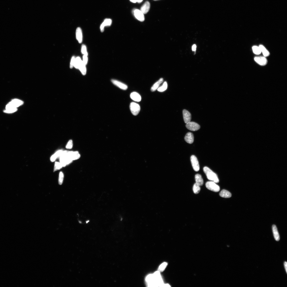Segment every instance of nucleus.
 Wrapping results in <instances>:
<instances>
[{"label":"nucleus","instance_id":"412c9836","mask_svg":"<svg viewBox=\"0 0 287 287\" xmlns=\"http://www.w3.org/2000/svg\"><path fill=\"white\" fill-rule=\"evenodd\" d=\"M63 151L62 150H60L56 152L51 156L50 158L51 161L52 162H54L58 158L60 157Z\"/></svg>","mask_w":287,"mask_h":287},{"label":"nucleus","instance_id":"c756f323","mask_svg":"<svg viewBox=\"0 0 287 287\" xmlns=\"http://www.w3.org/2000/svg\"><path fill=\"white\" fill-rule=\"evenodd\" d=\"M64 178V175L63 172H60L59 173L58 182L59 184L60 185H62L63 182V181Z\"/></svg>","mask_w":287,"mask_h":287},{"label":"nucleus","instance_id":"aec40b11","mask_svg":"<svg viewBox=\"0 0 287 287\" xmlns=\"http://www.w3.org/2000/svg\"><path fill=\"white\" fill-rule=\"evenodd\" d=\"M220 195L221 197L228 198L231 197L232 194L229 192L225 190H223L220 193Z\"/></svg>","mask_w":287,"mask_h":287},{"label":"nucleus","instance_id":"0eeeda50","mask_svg":"<svg viewBox=\"0 0 287 287\" xmlns=\"http://www.w3.org/2000/svg\"><path fill=\"white\" fill-rule=\"evenodd\" d=\"M190 160L193 169L196 171H198L200 169V167L197 158L193 155L190 158Z\"/></svg>","mask_w":287,"mask_h":287},{"label":"nucleus","instance_id":"a878e982","mask_svg":"<svg viewBox=\"0 0 287 287\" xmlns=\"http://www.w3.org/2000/svg\"><path fill=\"white\" fill-rule=\"evenodd\" d=\"M82 60H81L80 58L78 57L76 58L75 60L74 67L77 69H79L80 65Z\"/></svg>","mask_w":287,"mask_h":287},{"label":"nucleus","instance_id":"f704fd0d","mask_svg":"<svg viewBox=\"0 0 287 287\" xmlns=\"http://www.w3.org/2000/svg\"><path fill=\"white\" fill-rule=\"evenodd\" d=\"M75 57L74 56H73L72 58L70 64V68H72L74 67V62L75 60Z\"/></svg>","mask_w":287,"mask_h":287},{"label":"nucleus","instance_id":"e433bc0d","mask_svg":"<svg viewBox=\"0 0 287 287\" xmlns=\"http://www.w3.org/2000/svg\"><path fill=\"white\" fill-rule=\"evenodd\" d=\"M284 266L286 273H287V263L286 262H284Z\"/></svg>","mask_w":287,"mask_h":287},{"label":"nucleus","instance_id":"58836bf2","mask_svg":"<svg viewBox=\"0 0 287 287\" xmlns=\"http://www.w3.org/2000/svg\"><path fill=\"white\" fill-rule=\"evenodd\" d=\"M162 287H170V286L168 284H164L163 286H162Z\"/></svg>","mask_w":287,"mask_h":287},{"label":"nucleus","instance_id":"2eb2a0df","mask_svg":"<svg viewBox=\"0 0 287 287\" xmlns=\"http://www.w3.org/2000/svg\"><path fill=\"white\" fill-rule=\"evenodd\" d=\"M112 21L110 19H106L101 24L100 26V29L102 32L104 31V27L106 26H109L111 25Z\"/></svg>","mask_w":287,"mask_h":287},{"label":"nucleus","instance_id":"a19ab883","mask_svg":"<svg viewBox=\"0 0 287 287\" xmlns=\"http://www.w3.org/2000/svg\"><path fill=\"white\" fill-rule=\"evenodd\" d=\"M143 0H137V2L138 3H140L142 2Z\"/></svg>","mask_w":287,"mask_h":287},{"label":"nucleus","instance_id":"9d476101","mask_svg":"<svg viewBox=\"0 0 287 287\" xmlns=\"http://www.w3.org/2000/svg\"><path fill=\"white\" fill-rule=\"evenodd\" d=\"M183 114L184 120L185 123L187 124L191 121V114L188 111L185 109L183 110Z\"/></svg>","mask_w":287,"mask_h":287},{"label":"nucleus","instance_id":"72a5a7b5","mask_svg":"<svg viewBox=\"0 0 287 287\" xmlns=\"http://www.w3.org/2000/svg\"><path fill=\"white\" fill-rule=\"evenodd\" d=\"M17 108L9 109H6V110H4V112L7 113H12L16 112L17 111Z\"/></svg>","mask_w":287,"mask_h":287},{"label":"nucleus","instance_id":"473e14b6","mask_svg":"<svg viewBox=\"0 0 287 287\" xmlns=\"http://www.w3.org/2000/svg\"><path fill=\"white\" fill-rule=\"evenodd\" d=\"M82 54L84 55L88 56V54L87 52L86 48V46L84 45H83L82 46Z\"/></svg>","mask_w":287,"mask_h":287},{"label":"nucleus","instance_id":"bb28decb","mask_svg":"<svg viewBox=\"0 0 287 287\" xmlns=\"http://www.w3.org/2000/svg\"><path fill=\"white\" fill-rule=\"evenodd\" d=\"M252 50L254 53L256 55H259L261 53V49L259 47L254 46L252 47Z\"/></svg>","mask_w":287,"mask_h":287},{"label":"nucleus","instance_id":"f257e3e1","mask_svg":"<svg viewBox=\"0 0 287 287\" xmlns=\"http://www.w3.org/2000/svg\"><path fill=\"white\" fill-rule=\"evenodd\" d=\"M203 170L208 179L212 181L215 183H218L219 182V180L217 175L209 168L205 167H204Z\"/></svg>","mask_w":287,"mask_h":287},{"label":"nucleus","instance_id":"6e6552de","mask_svg":"<svg viewBox=\"0 0 287 287\" xmlns=\"http://www.w3.org/2000/svg\"><path fill=\"white\" fill-rule=\"evenodd\" d=\"M133 13L136 18L140 21L143 22L145 20L144 15L143 12L138 9H135L133 11Z\"/></svg>","mask_w":287,"mask_h":287},{"label":"nucleus","instance_id":"393cba45","mask_svg":"<svg viewBox=\"0 0 287 287\" xmlns=\"http://www.w3.org/2000/svg\"><path fill=\"white\" fill-rule=\"evenodd\" d=\"M193 192L194 194H198L201 190L200 186L198 185L197 184L195 183L193 186Z\"/></svg>","mask_w":287,"mask_h":287},{"label":"nucleus","instance_id":"f8f14e48","mask_svg":"<svg viewBox=\"0 0 287 287\" xmlns=\"http://www.w3.org/2000/svg\"><path fill=\"white\" fill-rule=\"evenodd\" d=\"M111 81L114 84L121 89L126 90L128 88V86L126 85L119 81L113 79L111 80Z\"/></svg>","mask_w":287,"mask_h":287},{"label":"nucleus","instance_id":"4be33fe9","mask_svg":"<svg viewBox=\"0 0 287 287\" xmlns=\"http://www.w3.org/2000/svg\"><path fill=\"white\" fill-rule=\"evenodd\" d=\"M164 81L163 78H161L157 82H156L152 86L151 89L152 92H154L157 89L161 84Z\"/></svg>","mask_w":287,"mask_h":287},{"label":"nucleus","instance_id":"79ce46f5","mask_svg":"<svg viewBox=\"0 0 287 287\" xmlns=\"http://www.w3.org/2000/svg\"><path fill=\"white\" fill-rule=\"evenodd\" d=\"M154 0L156 1V0Z\"/></svg>","mask_w":287,"mask_h":287},{"label":"nucleus","instance_id":"c9c22d12","mask_svg":"<svg viewBox=\"0 0 287 287\" xmlns=\"http://www.w3.org/2000/svg\"><path fill=\"white\" fill-rule=\"evenodd\" d=\"M88 61V58L87 57V56L86 55H84L83 57V62L84 64L86 65Z\"/></svg>","mask_w":287,"mask_h":287},{"label":"nucleus","instance_id":"f03ea898","mask_svg":"<svg viewBox=\"0 0 287 287\" xmlns=\"http://www.w3.org/2000/svg\"><path fill=\"white\" fill-rule=\"evenodd\" d=\"M68 151H63L60 157V163L63 167L66 166L67 165L71 163L73 161L71 160L68 155Z\"/></svg>","mask_w":287,"mask_h":287},{"label":"nucleus","instance_id":"4c0bfd02","mask_svg":"<svg viewBox=\"0 0 287 287\" xmlns=\"http://www.w3.org/2000/svg\"><path fill=\"white\" fill-rule=\"evenodd\" d=\"M196 45H193L192 47V50L193 51H195L196 50Z\"/></svg>","mask_w":287,"mask_h":287},{"label":"nucleus","instance_id":"7c9ffc66","mask_svg":"<svg viewBox=\"0 0 287 287\" xmlns=\"http://www.w3.org/2000/svg\"><path fill=\"white\" fill-rule=\"evenodd\" d=\"M167 265V263L164 262L161 264L158 268V271L160 272H163L166 268Z\"/></svg>","mask_w":287,"mask_h":287},{"label":"nucleus","instance_id":"39448f33","mask_svg":"<svg viewBox=\"0 0 287 287\" xmlns=\"http://www.w3.org/2000/svg\"><path fill=\"white\" fill-rule=\"evenodd\" d=\"M130 108L132 113L135 116L138 115L140 110V105L135 102L131 103L130 105Z\"/></svg>","mask_w":287,"mask_h":287},{"label":"nucleus","instance_id":"5701e85b","mask_svg":"<svg viewBox=\"0 0 287 287\" xmlns=\"http://www.w3.org/2000/svg\"><path fill=\"white\" fill-rule=\"evenodd\" d=\"M85 65L84 64L82 61L80 65L79 69L80 70L81 72H82L83 75H85L86 73V70L85 66Z\"/></svg>","mask_w":287,"mask_h":287},{"label":"nucleus","instance_id":"423d86ee","mask_svg":"<svg viewBox=\"0 0 287 287\" xmlns=\"http://www.w3.org/2000/svg\"><path fill=\"white\" fill-rule=\"evenodd\" d=\"M186 127L187 129L192 131H197L200 128V126L198 124L191 121L187 123Z\"/></svg>","mask_w":287,"mask_h":287},{"label":"nucleus","instance_id":"c85d7f7f","mask_svg":"<svg viewBox=\"0 0 287 287\" xmlns=\"http://www.w3.org/2000/svg\"><path fill=\"white\" fill-rule=\"evenodd\" d=\"M62 167H63L60 162H55L54 165V171H55L60 170Z\"/></svg>","mask_w":287,"mask_h":287},{"label":"nucleus","instance_id":"dca6fc26","mask_svg":"<svg viewBox=\"0 0 287 287\" xmlns=\"http://www.w3.org/2000/svg\"><path fill=\"white\" fill-rule=\"evenodd\" d=\"M76 39L79 43H81L83 40L82 32L80 27L77 28L76 31Z\"/></svg>","mask_w":287,"mask_h":287},{"label":"nucleus","instance_id":"a211bd4d","mask_svg":"<svg viewBox=\"0 0 287 287\" xmlns=\"http://www.w3.org/2000/svg\"><path fill=\"white\" fill-rule=\"evenodd\" d=\"M273 231L275 239L277 241H279L280 239V237L278 230L276 226L274 225L272 226Z\"/></svg>","mask_w":287,"mask_h":287},{"label":"nucleus","instance_id":"1a4fd4ad","mask_svg":"<svg viewBox=\"0 0 287 287\" xmlns=\"http://www.w3.org/2000/svg\"><path fill=\"white\" fill-rule=\"evenodd\" d=\"M68 155L69 157L72 161L78 159L80 157V155L78 151H68Z\"/></svg>","mask_w":287,"mask_h":287},{"label":"nucleus","instance_id":"20e7f679","mask_svg":"<svg viewBox=\"0 0 287 287\" xmlns=\"http://www.w3.org/2000/svg\"><path fill=\"white\" fill-rule=\"evenodd\" d=\"M207 188L212 191L217 192L220 190L219 186L213 181H208L206 183Z\"/></svg>","mask_w":287,"mask_h":287},{"label":"nucleus","instance_id":"cd10ccee","mask_svg":"<svg viewBox=\"0 0 287 287\" xmlns=\"http://www.w3.org/2000/svg\"><path fill=\"white\" fill-rule=\"evenodd\" d=\"M167 85L166 82H165L162 86L159 87L157 89L158 91L159 92H163L166 90L167 88Z\"/></svg>","mask_w":287,"mask_h":287},{"label":"nucleus","instance_id":"ea45409f","mask_svg":"<svg viewBox=\"0 0 287 287\" xmlns=\"http://www.w3.org/2000/svg\"><path fill=\"white\" fill-rule=\"evenodd\" d=\"M130 1L133 3H135L137 2V0H130Z\"/></svg>","mask_w":287,"mask_h":287},{"label":"nucleus","instance_id":"7ed1b4c3","mask_svg":"<svg viewBox=\"0 0 287 287\" xmlns=\"http://www.w3.org/2000/svg\"><path fill=\"white\" fill-rule=\"evenodd\" d=\"M23 103V102L20 100L17 99H13L6 106V109L17 108Z\"/></svg>","mask_w":287,"mask_h":287},{"label":"nucleus","instance_id":"6ab92c4d","mask_svg":"<svg viewBox=\"0 0 287 287\" xmlns=\"http://www.w3.org/2000/svg\"><path fill=\"white\" fill-rule=\"evenodd\" d=\"M195 179L196 183L198 185L201 186L203 185V180L200 174H196L195 176Z\"/></svg>","mask_w":287,"mask_h":287},{"label":"nucleus","instance_id":"f3484780","mask_svg":"<svg viewBox=\"0 0 287 287\" xmlns=\"http://www.w3.org/2000/svg\"><path fill=\"white\" fill-rule=\"evenodd\" d=\"M130 97L133 100L135 101L139 102L141 101V96L139 93L136 92H134L131 93Z\"/></svg>","mask_w":287,"mask_h":287},{"label":"nucleus","instance_id":"4468645a","mask_svg":"<svg viewBox=\"0 0 287 287\" xmlns=\"http://www.w3.org/2000/svg\"><path fill=\"white\" fill-rule=\"evenodd\" d=\"M150 4L148 1H146L145 3L142 6L140 9L141 11L144 14L147 13L149 10L150 8Z\"/></svg>","mask_w":287,"mask_h":287},{"label":"nucleus","instance_id":"ddd939ff","mask_svg":"<svg viewBox=\"0 0 287 287\" xmlns=\"http://www.w3.org/2000/svg\"><path fill=\"white\" fill-rule=\"evenodd\" d=\"M186 142L189 144H192L194 141V136L192 133L189 132L187 133L185 137Z\"/></svg>","mask_w":287,"mask_h":287},{"label":"nucleus","instance_id":"9b49d317","mask_svg":"<svg viewBox=\"0 0 287 287\" xmlns=\"http://www.w3.org/2000/svg\"><path fill=\"white\" fill-rule=\"evenodd\" d=\"M254 60L256 63L262 66L266 65L267 63V59L265 57H256Z\"/></svg>","mask_w":287,"mask_h":287},{"label":"nucleus","instance_id":"b1692460","mask_svg":"<svg viewBox=\"0 0 287 287\" xmlns=\"http://www.w3.org/2000/svg\"><path fill=\"white\" fill-rule=\"evenodd\" d=\"M260 48L261 52L263 53V55L265 57H267L270 55V53L266 48L263 45H260L259 46Z\"/></svg>","mask_w":287,"mask_h":287},{"label":"nucleus","instance_id":"2f4dec72","mask_svg":"<svg viewBox=\"0 0 287 287\" xmlns=\"http://www.w3.org/2000/svg\"><path fill=\"white\" fill-rule=\"evenodd\" d=\"M73 146V143L72 140H71L68 142L66 146L67 149H71L72 148Z\"/></svg>","mask_w":287,"mask_h":287}]
</instances>
